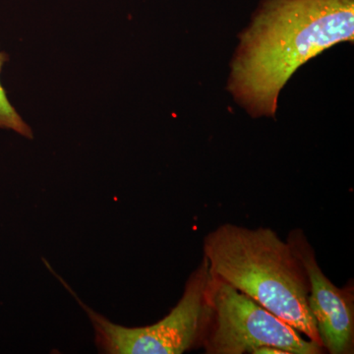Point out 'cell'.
I'll return each mask as SVG.
<instances>
[{
    "mask_svg": "<svg viewBox=\"0 0 354 354\" xmlns=\"http://www.w3.org/2000/svg\"><path fill=\"white\" fill-rule=\"evenodd\" d=\"M48 269L75 298L88 316L95 330V341L100 353L106 354H181L199 346L206 323V290L209 265L203 257L201 264L186 281L183 297L171 313L151 326L129 328L116 325L84 304L53 268Z\"/></svg>",
    "mask_w": 354,
    "mask_h": 354,
    "instance_id": "4",
    "label": "cell"
},
{
    "mask_svg": "<svg viewBox=\"0 0 354 354\" xmlns=\"http://www.w3.org/2000/svg\"><path fill=\"white\" fill-rule=\"evenodd\" d=\"M353 41L354 0H261L239 32L225 88L251 118H274L302 65Z\"/></svg>",
    "mask_w": 354,
    "mask_h": 354,
    "instance_id": "1",
    "label": "cell"
},
{
    "mask_svg": "<svg viewBox=\"0 0 354 354\" xmlns=\"http://www.w3.org/2000/svg\"><path fill=\"white\" fill-rule=\"evenodd\" d=\"M9 57L4 51L0 50V73ZM0 129L12 130L27 139H34L32 128L17 113L7 97L6 90L0 82Z\"/></svg>",
    "mask_w": 354,
    "mask_h": 354,
    "instance_id": "6",
    "label": "cell"
},
{
    "mask_svg": "<svg viewBox=\"0 0 354 354\" xmlns=\"http://www.w3.org/2000/svg\"><path fill=\"white\" fill-rule=\"evenodd\" d=\"M203 248L212 274L322 346L304 266L274 230L223 223L205 236Z\"/></svg>",
    "mask_w": 354,
    "mask_h": 354,
    "instance_id": "2",
    "label": "cell"
},
{
    "mask_svg": "<svg viewBox=\"0 0 354 354\" xmlns=\"http://www.w3.org/2000/svg\"><path fill=\"white\" fill-rule=\"evenodd\" d=\"M286 241L308 278V306L323 348L330 354L353 353V286L337 288L324 274L304 230H291Z\"/></svg>",
    "mask_w": 354,
    "mask_h": 354,
    "instance_id": "5",
    "label": "cell"
},
{
    "mask_svg": "<svg viewBox=\"0 0 354 354\" xmlns=\"http://www.w3.org/2000/svg\"><path fill=\"white\" fill-rule=\"evenodd\" d=\"M206 304V323L200 342L205 353L253 354L263 346L281 348L288 354L323 353L322 346L211 272Z\"/></svg>",
    "mask_w": 354,
    "mask_h": 354,
    "instance_id": "3",
    "label": "cell"
}]
</instances>
